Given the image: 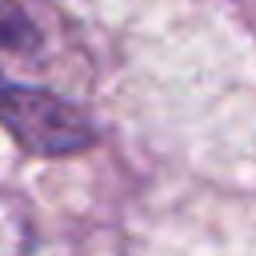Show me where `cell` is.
Segmentation results:
<instances>
[{
    "label": "cell",
    "instance_id": "2",
    "mask_svg": "<svg viewBox=\"0 0 256 256\" xmlns=\"http://www.w3.org/2000/svg\"><path fill=\"white\" fill-rule=\"evenodd\" d=\"M36 48V24L24 8L12 0H0V52H32Z\"/></svg>",
    "mask_w": 256,
    "mask_h": 256
},
{
    "label": "cell",
    "instance_id": "1",
    "mask_svg": "<svg viewBox=\"0 0 256 256\" xmlns=\"http://www.w3.org/2000/svg\"><path fill=\"white\" fill-rule=\"evenodd\" d=\"M0 124L36 156H72L96 144V124L64 96L0 76Z\"/></svg>",
    "mask_w": 256,
    "mask_h": 256
}]
</instances>
